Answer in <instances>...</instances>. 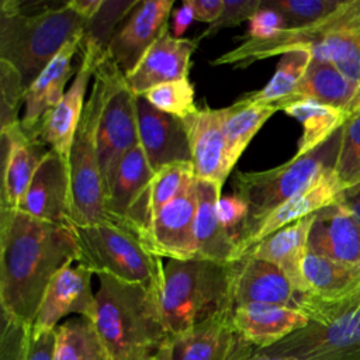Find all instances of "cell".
<instances>
[{"instance_id":"obj_1","label":"cell","mask_w":360,"mask_h":360,"mask_svg":"<svg viewBox=\"0 0 360 360\" xmlns=\"http://www.w3.org/2000/svg\"><path fill=\"white\" fill-rule=\"evenodd\" d=\"M75 260L77 243L70 225L0 207V304L4 315L32 326L51 281Z\"/></svg>"},{"instance_id":"obj_6","label":"cell","mask_w":360,"mask_h":360,"mask_svg":"<svg viewBox=\"0 0 360 360\" xmlns=\"http://www.w3.org/2000/svg\"><path fill=\"white\" fill-rule=\"evenodd\" d=\"M342 141V128L314 150L292 156L288 162L262 172H238L235 194L249 207V217L240 231L239 245L271 211L309 187L323 173L333 170Z\"/></svg>"},{"instance_id":"obj_5","label":"cell","mask_w":360,"mask_h":360,"mask_svg":"<svg viewBox=\"0 0 360 360\" xmlns=\"http://www.w3.org/2000/svg\"><path fill=\"white\" fill-rule=\"evenodd\" d=\"M308 322L278 343L269 354L295 360H354L360 356V291L336 300L304 294L300 301Z\"/></svg>"},{"instance_id":"obj_15","label":"cell","mask_w":360,"mask_h":360,"mask_svg":"<svg viewBox=\"0 0 360 360\" xmlns=\"http://www.w3.org/2000/svg\"><path fill=\"white\" fill-rule=\"evenodd\" d=\"M105 55H96L90 51H82V59L76 69L72 84L65 91L62 100L42 118L38 135L39 138L65 160L69 159L72 142L80 124L86 105L84 97L90 77L103 62Z\"/></svg>"},{"instance_id":"obj_18","label":"cell","mask_w":360,"mask_h":360,"mask_svg":"<svg viewBox=\"0 0 360 360\" xmlns=\"http://www.w3.org/2000/svg\"><path fill=\"white\" fill-rule=\"evenodd\" d=\"M139 145L153 169H160L180 163L191 162L188 135L184 121L159 111L142 96L136 97Z\"/></svg>"},{"instance_id":"obj_2","label":"cell","mask_w":360,"mask_h":360,"mask_svg":"<svg viewBox=\"0 0 360 360\" xmlns=\"http://www.w3.org/2000/svg\"><path fill=\"white\" fill-rule=\"evenodd\" d=\"M94 329L110 360H145L169 340L158 302L159 284L100 274Z\"/></svg>"},{"instance_id":"obj_35","label":"cell","mask_w":360,"mask_h":360,"mask_svg":"<svg viewBox=\"0 0 360 360\" xmlns=\"http://www.w3.org/2000/svg\"><path fill=\"white\" fill-rule=\"evenodd\" d=\"M138 3V0H103L97 13L86 24L80 51L105 55L115 31Z\"/></svg>"},{"instance_id":"obj_40","label":"cell","mask_w":360,"mask_h":360,"mask_svg":"<svg viewBox=\"0 0 360 360\" xmlns=\"http://www.w3.org/2000/svg\"><path fill=\"white\" fill-rule=\"evenodd\" d=\"M0 131L21 122L18 112L25 103L27 86L20 72L0 59Z\"/></svg>"},{"instance_id":"obj_28","label":"cell","mask_w":360,"mask_h":360,"mask_svg":"<svg viewBox=\"0 0 360 360\" xmlns=\"http://www.w3.org/2000/svg\"><path fill=\"white\" fill-rule=\"evenodd\" d=\"M197 215L195 245L197 256L219 263H231L238 259V243L218 219L217 204L221 191L215 184L195 179Z\"/></svg>"},{"instance_id":"obj_23","label":"cell","mask_w":360,"mask_h":360,"mask_svg":"<svg viewBox=\"0 0 360 360\" xmlns=\"http://www.w3.org/2000/svg\"><path fill=\"white\" fill-rule=\"evenodd\" d=\"M235 333L248 343L266 349L307 325V315L295 308L266 304L240 305L231 311Z\"/></svg>"},{"instance_id":"obj_41","label":"cell","mask_w":360,"mask_h":360,"mask_svg":"<svg viewBox=\"0 0 360 360\" xmlns=\"http://www.w3.org/2000/svg\"><path fill=\"white\" fill-rule=\"evenodd\" d=\"M262 0H224V8L217 21L210 24L197 38L200 42L204 38L212 37L224 28L239 25L243 21H249L250 17L260 8Z\"/></svg>"},{"instance_id":"obj_19","label":"cell","mask_w":360,"mask_h":360,"mask_svg":"<svg viewBox=\"0 0 360 360\" xmlns=\"http://www.w3.org/2000/svg\"><path fill=\"white\" fill-rule=\"evenodd\" d=\"M18 210L46 222L70 225L68 160L49 149L38 166Z\"/></svg>"},{"instance_id":"obj_52","label":"cell","mask_w":360,"mask_h":360,"mask_svg":"<svg viewBox=\"0 0 360 360\" xmlns=\"http://www.w3.org/2000/svg\"><path fill=\"white\" fill-rule=\"evenodd\" d=\"M354 360H360V356H359V357H357V359H354Z\"/></svg>"},{"instance_id":"obj_3","label":"cell","mask_w":360,"mask_h":360,"mask_svg":"<svg viewBox=\"0 0 360 360\" xmlns=\"http://www.w3.org/2000/svg\"><path fill=\"white\" fill-rule=\"evenodd\" d=\"M89 20L68 1L45 3L27 11L17 0L0 4V59L13 65L28 87L73 38L83 35Z\"/></svg>"},{"instance_id":"obj_11","label":"cell","mask_w":360,"mask_h":360,"mask_svg":"<svg viewBox=\"0 0 360 360\" xmlns=\"http://www.w3.org/2000/svg\"><path fill=\"white\" fill-rule=\"evenodd\" d=\"M173 6V0L139 1L115 31L105 51V58L125 76L131 73L149 48L169 31Z\"/></svg>"},{"instance_id":"obj_20","label":"cell","mask_w":360,"mask_h":360,"mask_svg":"<svg viewBox=\"0 0 360 360\" xmlns=\"http://www.w3.org/2000/svg\"><path fill=\"white\" fill-rule=\"evenodd\" d=\"M195 39L176 38L166 31L145 53L135 69L125 76L127 84L135 96L149 89L188 77L191 55L197 48Z\"/></svg>"},{"instance_id":"obj_10","label":"cell","mask_w":360,"mask_h":360,"mask_svg":"<svg viewBox=\"0 0 360 360\" xmlns=\"http://www.w3.org/2000/svg\"><path fill=\"white\" fill-rule=\"evenodd\" d=\"M290 44L360 83V0H345L333 14L314 25L291 28Z\"/></svg>"},{"instance_id":"obj_29","label":"cell","mask_w":360,"mask_h":360,"mask_svg":"<svg viewBox=\"0 0 360 360\" xmlns=\"http://www.w3.org/2000/svg\"><path fill=\"white\" fill-rule=\"evenodd\" d=\"M153 176L155 172L141 145L131 149L118 163L107 187L105 202L108 212L128 225V215L148 191Z\"/></svg>"},{"instance_id":"obj_53","label":"cell","mask_w":360,"mask_h":360,"mask_svg":"<svg viewBox=\"0 0 360 360\" xmlns=\"http://www.w3.org/2000/svg\"><path fill=\"white\" fill-rule=\"evenodd\" d=\"M357 110H360V107H359V108H357ZM357 110H356V111H357Z\"/></svg>"},{"instance_id":"obj_34","label":"cell","mask_w":360,"mask_h":360,"mask_svg":"<svg viewBox=\"0 0 360 360\" xmlns=\"http://www.w3.org/2000/svg\"><path fill=\"white\" fill-rule=\"evenodd\" d=\"M55 330V360H110L91 321L73 318Z\"/></svg>"},{"instance_id":"obj_32","label":"cell","mask_w":360,"mask_h":360,"mask_svg":"<svg viewBox=\"0 0 360 360\" xmlns=\"http://www.w3.org/2000/svg\"><path fill=\"white\" fill-rule=\"evenodd\" d=\"M276 111L278 110L274 105L248 103L242 98L224 108L226 160L231 169L235 167L256 132Z\"/></svg>"},{"instance_id":"obj_16","label":"cell","mask_w":360,"mask_h":360,"mask_svg":"<svg viewBox=\"0 0 360 360\" xmlns=\"http://www.w3.org/2000/svg\"><path fill=\"white\" fill-rule=\"evenodd\" d=\"M91 276L93 271L83 264L60 270L42 298L31 330L34 333L53 330L58 322L69 314H79L93 322L96 294L91 291Z\"/></svg>"},{"instance_id":"obj_44","label":"cell","mask_w":360,"mask_h":360,"mask_svg":"<svg viewBox=\"0 0 360 360\" xmlns=\"http://www.w3.org/2000/svg\"><path fill=\"white\" fill-rule=\"evenodd\" d=\"M217 212L222 226L233 236L238 243L240 231L249 217V207L246 201L236 194L221 197L217 204Z\"/></svg>"},{"instance_id":"obj_36","label":"cell","mask_w":360,"mask_h":360,"mask_svg":"<svg viewBox=\"0 0 360 360\" xmlns=\"http://www.w3.org/2000/svg\"><path fill=\"white\" fill-rule=\"evenodd\" d=\"M194 169L191 162H180L169 165L155 173L150 186L146 193V232L158 215V212L179 197L193 181H194ZM143 238V240H145Z\"/></svg>"},{"instance_id":"obj_50","label":"cell","mask_w":360,"mask_h":360,"mask_svg":"<svg viewBox=\"0 0 360 360\" xmlns=\"http://www.w3.org/2000/svg\"><path fill=\"white\" fill-rule=\"evenodd\" d=\"M101 3L103 0H70L68 1V6L73 8L77 14H80L83 18L90 20L97 13Z\"/></svg>"},{"instance_id":"obj_22","label":"cell","mask_w":360,"mask_h":360,"mask_svg":"<svg viewBox=\"0 0 360 360\" xmlns=\"http://www.w3.org/2000/svg\"><path fill=\"white\" fill-rule=\"evenodd\" d=\"M308 252L360 264V225L339 201L315 212L308 235Z\"/></svg>"},{"instance_id":"obj_49","label":"cell","mask_w":360,"mask_h":360,"mask_svg":"<svg viewBox=\"0 0 360 360\" xmlns=\"http://www.w3.org/2000/svg\"><path fill=\"white\" fill-rule=\"evenodd\" d=\"M339 202L352 214L360 225V181L342 190Z\"/></svg>"},{"instance_id":"obj_9","label":"cell","mask_w":360,"mask_h":360,"mask_svg":"<svg viewBox=\"0 0 360 360\" xmlns=\"http://www.w3.org/2000/svg\"><path fill=\"white\" fill-rule=\"evenodd\" d=\"M107 80V94L103 105L97 150L104 188L112 179V174L121 159L139 145L138 107L136 97L127 84L125 75L107 58L100 63Z\"/></svg>"},{"instance_id":"obj_51","label":"cell","mask_w":360,"mask_h":360,"mask_svg":"<svg viewBox=\"0 0 360 360\" xmlns=\"http://www.w3.org/2000/svg\"><path fill=\"white\" fill-rule=\"evenodd\" d=\"M145 360H167V356H166V352H165L163 346L160 347V350L156 354H153V356H150V357H148Z\"/></svg>"},{"instance_id":"obj_17","label":"cell","mask_w":360,"mask_h":360,"mask_svg":"<svg viewBox=\"0 0 360 360\" xmlns=\"http://www.w3.org/2000/svg\"><path fill=\"white\" fill-rule=\"evenodd\" d=\"M184 121L194 176L210 181L219 190L231 173L226 160V142L224 134V108L198 107Z\"/></svg>"},{"instance_id":"obj_27","label":"cell","mask_w":360,"mask_h":360,"mask_svg":"<svg viewBox=\"0 0 360 360\" xmlns=\"http://www.w3.org/2000/svg\"><path fill=\"white\" fill-rule=\"evenodd\" d=\"M314 215H308L276 231L245 253L277 266L302 295L307 294L302 264L308 255V235Z\"/></svg>"},{"instance_id":"obj_25","label":"cell","mask_w":360,"mask_h":360,"mask_svg":"<svg viewBox=\"0 0 360 360\" xmlns=\"http://www.w3.org/2000/svg\"><path fill=\"white\" fill-rule=\"evenodd\" d=\"M298 100H314L350 114L360 107V83L347 77L335 65L312 59L295 91L274 107L284 110Z\"/></svg>"},{"instance_id":"obj_7","label":"cell","mask_w":360,"mask_h":360,"mask_svg":"<svg viewBox=\"0 0 360 360\" xmlns=\"http://www.w3.org/2000/svg\"><path fill=\"white\" fill-rule=\"evenodd\" d=\"M93 77L94 82L90 97L86 101L68 159L70 180V226L122 224L107 210L105 188L98 162L97 134L107 94V80L100 65Z\"/></svg>"},{"instance_id":"obj_37","label":"cell","mask_w":360,"mask_h":360,"mask_svg":"<svg viewBox=\"0 0 360 360\" xmlns=\"http://www.w3.org/2000/svg\"><path fill=\"white\" fill-rule=\"evenodd\" d=\"M159 111L186 120L197 111L194 103V86L187 79L172 80L158 84L142 94Z\"/></svg>"},{"instance_id":"obj_46","label":"cell","mask_w":360,"mask_h":360,"mask_svg":"<svg viewBox=\"0 0 360 360\" xmlns=\"http://www.w3.org/2000/svg\"><path fill=\"white\" fill-rule=\"evenodd\" d=\"M224 360H295L291 357H281L266 353L263 349H259L236 335L229 352Z\"/></svg>"},{"instance_id":"obj_39","label":"cell","mask_w":360,"mask_h":360,"mask_svg":"<svg viewBox=\"0 0 360 360\" xmlns=\"http://www.w3.org/2000/svg\"><path fill=\"white\" fill-rule=\"evenodd\" d=\"M285 18L288 28L314 25L333 14L345 0H264Z\"/></svg>"},{"instance_id":"obj_42","label":"cell","mask_w":360,"mask_h":360,"mask_svg":"<svg viewBox=\"0 0 360 360\" xmlns=\"http://www.w3.org/2000/svg\"><path fill=\"white\" fill-rule=\"evenodd\" d=\"M30 336L31 326L3 314L0 360H22Z\"/></svg>"},{"instance_id":"obj_33","label":"cell","mask_w":360,"mask_h":360,"mask_svg":"<svg viewBox=\"0 0 360 360\" xmlns=\"http://www.w3.org/2000/svg\"><path fill=\"white\" fill-rule=\"evenodd\" d=\"M311 60L312 55L307 49H294L283 53L277 63V69L267 84L257 91L242 96L240 98L248 103L277 104L295 91L304 79Z\"/></svg>"},{"instance_id":"obj_26","label":"cell","mask_w":360,"mask_h":360,"mask_svg":"<svg viewBox=\"0 0 360 360\" xmlns=\"http://www.w3.org/2000/svg\"><path fill=\"white\" fill-rule=\"evenodd\" d=\"M235 338L231 311H224L170 336L163 349L167 360H224Z\"/></svg>"},{"instance_id":"obj_8","label":"cell","mask_w":360,"mask_h":360,"mask_svg":"<svg viewBox=\"0 0 360 360\" xmlns=\"http://www.w3.org/2000/svg\"><path fill=\"white\" fill-rule=\"evenodd\" d=\"M77 243V262L93 271L125 283L159 284L162 259L153 255L143 239L125 224L70 226Z\"/></svg>"},{"instance_id":"obj_48","label":"cell","mask_w":360,"mask_h":360,"mask_svg":"<svg viewBox=\"0 0 360 360\" xmlns=\"http://www.w3.org/2000/svg\"><path fill=\"white\" fill-rule=\"evenodd\" d=\"M172 35L176 38H181L190 24L194 21V10L191 7L190 0L183 1V4L173 11L172 14Z\"/></svg>"},{"instance_id":"obj_31","label":"cell","mask_w":360,"mask_h":360,"mask_svg":"<svg viewBox=\"0 0 360 360\" xmlns=\"http://www.w3.org/2000/svg\"><path fill=\"white\" fill-rule=\"evenodd\" d=\"M302 125L295 156L305 155L328 141L346 122V111L316 103L314 100H298L283 110Z\"/></svg>"},{"instance_id":"obj_13","label":"cell","mask_w":360,"mask_h":360,"mask_svg":"<svg viewBox=\"0 0 360 360\" xmlns=\"http://www.w3.org/2000/svg\"><path fill=\"white\" fill-rule=\"evenodd\" d=\"M21 122L0 131L1 198L0 207L18 210L30 183L51 148Z\"/></svg>"},{"instance_id":"obj_4","label":"cell","mask_w":360,"mask_h":360,"mask_svg":"<svg viewBox=\"0 0 360 360\" xmlns=\"http://www.w3.org/2000/svg\"><path fill=\"white\" fill-rule=\"evenodd\" d=\"M159 311L170 336L231 308V266L202 257L172 259L158 290Z\"/></svg>"},{"instance_id":"obj_38","label":"cell","mask_w":360,"mask_h":360,"mask_svg":"<svg viewBox=\"0 0 360 360\" xmlns=\"http://www.w3.org/2000/svg\"><path fill=\"white\" fill-rule=\"evenodd\" d=\"M333 170L343 188L360 181V110L350 112L342 127V141Z\"/></svg>"},{"instance_id":"obj_47","label":"cell","mask_w":360,"mask_h":360,"mask_svg":"<svg viewBox=\"0 0 360 360\" xmlns=\"http://www.w3.org/2000/svg\"><path fill=\"white\" fill-rule=\"evenodd\" d=\"M194 10V20L212 24L224 8V0H190Z\"/></svg>"},{"instance_id":"obj_43","label":"cell","mask_w":360,"mask_h":360,"mask_svg":"<svg viewBox=\"0 0 360 360\" xmlns=\"http://www.w3.org/2000/svg\"><path fill=\"white\" fill-rule=\"evenodd\" d=\"M248 22L249 27L246 39L253 41L271 39L288 28L284 15L277 8L269 6L264 0H262L260 8L250 17Z\"/></svg>"},{"instance_id":"obj_21","label":"cell","mask_w":360,"mask_h":360,"mask_svg":"<svg viewBox=\"0 0 360 360\" xmlns=\"http://www.w3.org/2000/svg\"><path fill=\"white\" fill-rule=\"evenodd\" d=\"M343 187L340 186L335 170L323 173L309 187L300 191L284 204L271 211L263 218L248 235V238L238 248V259L243 256L250 248H253L262 239L270 236L276 231L302 219L308 215L318 212L319 210L339 201Z\"/></svg>"},{"instance_id":"obj_14","label":"cell","mask_w":360,"mask_h":360,"mask_svg":"<svg viewBox=\"0 0 360 360\" xmlns=\"http://www.w3.org/2000/svg\"><path fill=\"white\" fill-rule=\"evenodd\" d=\"M197 187L194 181L155 217L145 238L148 249L158 257L187 260L197 256L195 245Z\"/></svg>"},{"instance_id":"obj_45","label":"cell","mask_w":360,"mask_h":360,"mask_svg":"<svg viewBox=\"0 0 360 360\" xmlns=\"http://www.w3.org/2000/svg\"><path fill=\"white\" fill-rule=\"evenodd\" d=\"M55 346H56V330H49L44 333H34L28 340V346L22 360H55Z\"/></svg>"},{"instance_id":"obj_24","label":"cell","mask_w":360,"mask_h":360,"mask_svg":"<svg viewBox=\"0 0 360 360\" xmlns=\"http://www.w3.org/2000/svg\"><path fill=\"white\" fill-rule=\"evenodd\" d=\"M82 37L79 35L69 41L27 87L21 118V125L25 131L38 134L42 118L62 100L66 91L65 86L75 73L72 60L80 49Z\"/></svg>"},{"instance_id":"obj_12","label":"cell","mask_w":360,"mask_h":360,"mask_svg":"<svg viewBox=\"0 0 360 360\" xmlns=\"http://www.w3.org/2000/svg\"><path fill=\"white\" fill-rule=\"evenodd\" d=\"M231 266V308L249 304L281 305L300 309L302 294L273 263L243 255Z\"/></svg>"},{"instance_id":"obj_30","label":"cell","mask_w":360,"mask_h":360,"mask_svg":"<svg viewBox=\"0 0 360 360\" xmlns=\"http://www.w3.org/2000/svg\"><path fill=\"white\" fill-rule=\"evenodd\" d=\"M302 274L308 295L336 300L360 291V264L343 263L308 252Z\"/></svg>"}]
</instances>
